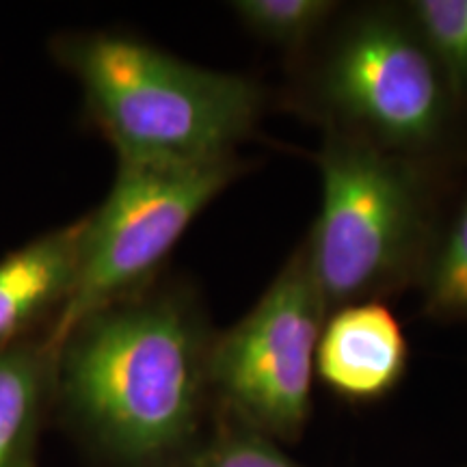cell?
Returning <instances> with one entry per match:
<instances>
[{
	"label": "cell",
	"instance_id": "obj_2",
	"mask_svg": "<svg viewBox=\"0 0 467 467\" xmlns=\"http://www.w3.org/2000/svg\"><path fill=\"white\" fill-rule=\"evenodd\" d=\"M50 52L80 85L87 119L117 161L227 159L265 113V89L249 76L195 66L128 33H63Z\"/></svg>",
	"mask_w": 467,
	"mask_h": 467
},
{
	"label": "cell",
	"instance_id": "obj_12",
	"mask_svg": "<svg viewBox=\"0 0 467 467\" xmlns=\"http://www.w3.org/2000/svg\"><path fill=\"white\" fill-rule=\"evenodd\" d=\"M405 11L467 113V0H411Z\"/></svg>",
	"mask_w": 467,
	"mask_h": 467
},
{
	"label": "cell",
	"instance_id": "obj_4",
	"mask_svg": "<svg viewBox=\"0 0 467 467\" xmlns=\"http://www.w3.org/2000/svg\"><path fill=\"white\" fill-rule=\"evenodd\" d=\"M303 98L327 130L431 165L457 145L465 113L405 7H364L337 22L307 69Z\"/></svg>",
	"mask_w": 467,
	"mask_h": 467
},
{
	"label": "cell",
	"instance_id": "obj_9",
	"mask_svg": "<svg viewBox=\"0 0 467 467\" xmlns=\"http://www.w3.org/2000/svg\"><path fill=\"white\" fill-rule=\"evenodd\" d=\"M57 344L48 334L0 350V467H37V443L55 407Z\"/></svg>",
	"mask_w": 467,
	"mask_h": 467
},
{
	"label": "cell",
	"instance_id": "obj_6",
	"mask_svg": "<svg viewBox=\"0 0 467 467\" xmlns=\"http://www.w3.org/2000/svg\"><path fill=\"white\" fill-rule=\"evenodd\" d=\"M325 318L323 296L301 243L247 317L214 336L208 361L214 413L279 443L299 440L312 413Z\"/></svg>",
	"mask_w": 467,
	"mask_h": 467
},
{
	"label": "cell",
	"instance_id": "obj_7",
	"mask_svg": "<svg viewBox=\"0 0 467 467\" xmlns=\"http://www.w3.org/2000/svg\"><path fill=\"white\" fill-rule=\"evenodd\" d=\"M407 361L405 331L381 301L334 309L325 318L317 347V375L340 399H383L402 381Z\"/></svg>",
	"mask_w": 467,
	"mask_h": 467
},
{
	"label": "cell",
	"instance_id": "obj_5",
	"mask_svg": "<svg viewBox=\"0 0 467 467\" xmlns=\"http://www.w3.org/2000/svg\"><path fill=\"white\" fill-rule=\"evenodd\" d=\"M243 171L236 154L197 162L117 161L107 200L83 217L78 279L50 340L58 344L87 314L154 282L192 221Z\"/></svg>",
	"mask_w": 467,
	"mask_h": 467
},
{
	"label": "cell",
	"instance_id": "obj_11",
	"mask_svg": "<svg viewBox=\"0 0 467 467\" xmlns=\"http://www.w3.org/2000/svg\"><path fill=\"white\" fill-rule=\"evenodd\" d=\"M238 22L262 42L301 52L329 31L340 3L336 0H234Z\"/></svg>",
	"mask_w": 467,
	"mask_h": 467
},
{
	"label": "cell",
	"instance_id": "obj_10",
	"mask_svg": "<svg viewBox=\"0 0 467 467\" xmlns=\"http://www.w3.org/2000/svg\"><path fill=\"white\" fill-rule=\"evenodd\" d=\"M420 285L431 317L448 323L467 320V192L451 217L441 219Z\"/></svg>",
	"mask_w": 467,
	"mask_h": 467
},
{
	"label": "cell",
	"instance_id": "obj_3",
	"mask_svg": "<svg viewBox=\"0 0 467 467\" xmlns=\"http://www.w3.org/2000/svg\"><path fill=\"white\" fill-rule=\"evenodd\" d=\"M320 208L303 241L327 317L420 284L441 214L437 165L327 130Z\"/></svg>",
	"mask_w": 467,
	"mask_h": 467
},
{
	"label": "cell",
	"instance_id": "obj_1",
	"mask_svg": "<svg viewBox=\"0 0 467 467\" xmlns=\"http://www.w3.org/2000/svg\"><path fill=\"white\" fill-rule=\"evenodd\" d=\"M214 336L195 292L156 277L57 344L52 411L107 467H180L213 416Z\"/></svg>",
	"mask_w": 467,
	"mask_h": 467
},
{
	"label": "cell",
	"instance_id": "obj_8",
	"mask_svg": "<svg viewBox=\"0 0 467 467\" xmlns=\"http://www.w3.org/2000/svg\"><path fill=\"white\" fill-rule=\"evenodd\" d=\"M83 219L33 238L0 258V350L48 334L72 299Z\"/></svg>",
	"mask_w": 467,
	"mask_h": 467
},
{
	"label": "cell",
	"instance_id": "obj_13",
	"mask_svg": "<svg viewBox=\"0 0 467 467\" xmlns=\"http://www.w3.org/2000/svg\"><path fill=\"white\" fill-rule=\"evenodd\" d=\"M180 467H306L284 452L282 443L223 413H214L195 451Z\"/></svg>",
	"mask_w": 467,
	"mask_h": 467
}]
</instances>
